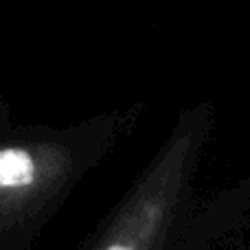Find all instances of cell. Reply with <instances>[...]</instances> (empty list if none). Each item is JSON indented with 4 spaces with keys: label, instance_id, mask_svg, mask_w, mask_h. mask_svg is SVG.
Listing matches in <instances>:
<instances>
[{
    "label": "cell",
    "instance_id": "obj_1",
    "mask_svg": "<svg viewBox=\"0 0 250 250\" xmlns=\"http://www.w3.org/2000/svg\"><path fill=\"white\" fill-rule=\"evenodd\" d=\"M213 129V105L178 117L88 250H173L195 207V176Z\"/></svg>",
    "mask_w": 250,
    "mask_h": 250
},
{
    "label": "cell",
    "instance_id": "obj_2",
    "mask_svg": "<svg viewBox=\"0 0 250 250\" xmlns=\"http://www.w3.org/2000/svg\"><path fill=\"white\" fill-rule=\"evenodd\" d=\"M105 141L99 123L90 136L48 132L0 143V250H16L18 239L68 193Z\"/></svg>",
    "mask_w": 250,
    "mask_h": 250
}]
</instances>
